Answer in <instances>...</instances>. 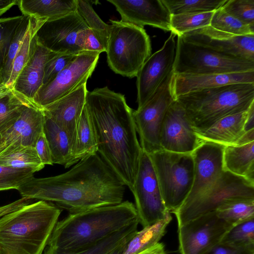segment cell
I'll return each instance as SVG.
<instances>
[{"instance_id": "obj_1", "label": "cell", "mask_w": 254, "mask_h": 254, "mask_svg": "<svg viewBox=\"0 0 254 254\" xmlns=\"http://www.w3.org/2000/svg\"><path fill=\"white\" fill-rule=\"evenodd\" d=\"M125 185L97 154L88 156L67 172L28 179L17 190L23 197L55 202L74 213L123 202Z\"/></svg>"}, {"instance_id": "obj_2", "label": "cell", "mask_w": 254, "mask_h": 254, "mask_svg": "<svg viewBox=\"0 0 254 254\" xmlns=\"http://www.w3.org/2000/svg\"><path fill=\"white\" fill-rule=\"evenodd\" d=\"M85 105L94 129L97 152L131 190L142 152L133 110L124 95L107 86L88 91Z\"/></svg>"}, {"instance_id": "obj_3", "label": "cell", "mask_w": 254, "mask_h": 254, "mask_svg": "<svg viewBox=\"0 0 254 254\" xmlns=\"http://www.w3.org/2000/svg\"><path fill=\"white\" fill-rule=\"evenodd\" d=\"M137 220L135 205L128 201L69 213L58 221L47 245L57 251L76 252Z\"/></svg>"}, {"instance_id": "obj_4", "label": "cell", "mask_w": 254, "mask_h": 254, "mask_svg": "<svg viewBox=\"0 0 254 254\" xmlns=\"http://www.w3.org/2000/svg\"><path fill=\"white\" fill-rule=\"evenodd\" d=\"M61 213L40 200L0 217V254H42Z\"/></svg>"}, {"instance_id": "obj_5", "label": "cell", "mask_w": 254, "mask_h": 254, "mask_svg": "<svg viewBox=\"0 0 254 254\" xmlns=\"http://www.w3.org/2000/svg\"><path fill=\"white\" fill-rule=\"evenodd\" d=\"M195 133L219 119L247 111L254 103V83H235L202 89L177 97Z\"/></svg>"}, {"instance_id": "obj_6", "label": "cell", "mask_w": 254, "mask_h": 254, "mask_svg": "<svg viewBox=\"0 0 254 254\" xmlns=\"http://www.w3.org/2000/svg\"><path fill=\"white\" fill-rule=\"evenodd\" d=\"M107 63L116 73L132 78L151 56L150 38L144 28L110 20Z\"/></svg>"}, {"instance_id": "obj_7", "label": "cell", "mask_w": 254, "mask_h": 254, "mask_svg": "<svg viewBox=\"0 0 254 254\" xmlns=\"http://www.w3.org/2000/svg\"><path fill=\"white\" fill-rule=\"evenodd\" d=\"M167 210L174 213L183 204L192 188L194 163L191 153L161 149L149 154Z\"/></svg>"}, {"instance_id": "obj_8", "label": "cell", "mask_w": 254, "mask_h": 254, "mask_svg": "<svg viewBox=\"0 0 254 254\" xmlns=\"http://www.w3.org/2000/svg\"><path fill=\"white\" fill-rule=\"evenodd\" d=\"M237 200H254V183L223 170L202 194L182 205L173 213L179 227L200 215L215 211L226 202Z\"/></svg>"}, {"instance_id": "obj_9", "label": "cell", "mask_w": 254, "mask_h": 254, "mask_svg": "<svg viewBox=\"0 0 254 254\" xmlns=\"http://www.w3.org/2000/svg\"><path fill=\"white\" fill-rule=\"evenodd\" d=\"M254 71V62L217 53L177 36L174 74H204Z\"/></svg>"}, {"instance_id": "obj_10", "label": "cell", "mask_w": 254, "mask_h": 254, "mask_svg": "<svg viewBox=\"0 0 254 254\" xmlns=\"http://www.w3.org/2000/svg\"><path fill=\"white\" fill-rule=\"evenodd\" d=\"M173 70L142 106L133 111V117L141 149L148 154L162 149L160 133L165 114L176 100L173 91Z\"/></svg>"}, {"instance_id": "obj_11", "label": "cell", "mask_w": 254, "mask_h": 254, "mask_svg": "<svg viewBox=\"0 0 254 254\" xmlns=\"http://www.w3.org/2000/svg\"><path fill=\"white\" fill-rule=\"evenodd\" d=\"M88 28L76 11L53 19L38 20L35 37L38 45L51 52L77 55L84 51Z\"/></svg>"}, {"instance_id": "obj_12", "label": "cell", "mask_w": 254, "mask_h": 254, "mask_svg": "<svg viewBox=\"0 0 254 254\" xmlns=\"http://www.w3.org/2000/svg\"><path fill=\"white\" fill-rule=\"evenodd\" d=\"M131 191L139 223L143 228L163 219L170 213L164 202L150 156L142 149Z\"/></svg>"}, {"instance_id": "obj_13", "label": "cell", "mask_w": 254, "mask_h": 254, "mask_svg": "<svg viewBox=\"0 0 254 254\" xmlns=\"http://www.w3.org/2000/svg\"><path fill=\"white\" fill-rule=\"evenodd\" d=\"M99 55L89 51L79 53L52 81L42 85L33 103L42 109L86 83L95 69Z\"/></svg>"}, {"instance_id": "obj_14", "label": "cell", "mask_w": 254, "mask_h": 254, "mask_svg": "<svg viewBox=\"0 0 254 254\" xmlns=\"http://www.w3.org/2000/svg\"><path fill=\"white\" fill-rule=\"evenodd\" d=\"M232 226L216 211L200 215L178 227L181 254H204L219 243Z\"/></svg>"}, {"instance_id": "obj_15", "label": "cell", "mask_w": 254, "mask_h": 254, "mask_svg": "<svg viewBox=\"0 0 254 254\" xmlns=\"http://www.w3.org/2000/svg\"><path fill=\"white\" fill-rule=\"evenodd\" d=\"M176 36L171 33L161 49L151 55L138 71L136 75L138 108L149 100L173 70Z\"/></svg>"}, {"instance_id": "obj_16", "label": "cell", "mask_w": 254, "mask_h": 254, "mask_svg": "<svg viewBox=\"0 0 254 254\" xmlns=\"http://www.w3.org/2000/svg\"><path fill=\"white\" fill-rule=\"evenodd\" d=\"M177 36L185 42L217 53L254 62V35H235L209 25Z\"/></svg>"}, {"instance_id": "obj_17", "label": "cell", "mask_w": 254, "mask_h": 254, "mask_svg": "<svg viewBox=\"0 0 254 254\" xmlns=\"http://www.w3.org/2000/svg\"><path fill=\"white\" fill-rule=\"evenodd\" d=\"M202 142L191 127L184 108L176 99L164 118L160 133L162 149L191 153Z\"/></svg>"}, {"instance_id": "obj_18", "label": "cell", "mask_w": 254, "mask_h": 254, "mask_svg": "<svg viewBox=\"0 0 254 254\" xmlns=\"http://www.w3.org/2000/svg\"><path fill=\"white\" fill-rule=\"evenodd\" d=\"M224 147L204 142L192 152L194 163L193 182L191 190L182 205L190 202L202 194L221 176L223 171Z\"/></svg>"}, {"instance_id": "obj_19", "label": "cell", "mask_w": 254, "mask_h": 254, "mask_svg": "<svg viewBox=\"0 0 254 254\" xmlns=\"http://www.w3.org/2000/svg\"><path fill=\"white\" fill-rule=\"evenodd\" d=\"M120 13V21L143 28L149 25L171 31V14L161 0H107Z\"/></svg>"}, {"instance_id": "obj_20", "label": "cell", "mask_w": 254, "mask_h": 254, "mask_svg": "<svg viewBox=\"0 0 254 254\" xmlns=\"http://www.w3.org/2000/svg\"><path fill=\"white\" fill-rule=\"evenodd\" d=\"M44 120L43 110L34 103L25 106L13 126L1 134L0 153L8 148L19 146L35 148L43 132Z\"/></svg>"}, {"instance_id": "obj_21", "label": "cell", "mask_w": 254, "mask_h": 254, "mask_svg": "<svg viewBox=\"0 0 254 254\" xmlns=\"http://www.w3.org/2000/svg\"><path fill=\"white\" fill-rule=\"evenodd\" d=\"M87 91L86 83L83 84L42 109L45 116L68 134L73 145L77 124L85 105Z\"/></svg>"}, {"instance_id": "obj_22", "label": "cell", "mask_w": 254, "mask_h": 254, "mask_svg": "<svg viewBox=\"0 0 254 254\" xmlns=\"http://www.w3.org/2000/svg\"><path fill=\"white\" fill-rule=\"evenodd\" d=\"M235 83H254V71L204 74H174L172 86L176 98L190 92Z\"/></svg>"}, {"instance_id": "obj_23", "label": "cell", "mask_w": 254, "mask_h": 254, "mask_svg": "<svg viewBox=\"0 0 254 254\" xmlns=\"http://www.w3.org/2000/svg\"><path fill=\"white\" fill-rule=\"evenodd\" d=\"M51 53L37 44L32 57L18 75L12 89L33 102L43 85L45 65Z\"/></svg>"}, {"instance_id": "obj_24", "label": "cell", "mask_w": 254, "mask_h": 254, "mask_svg": "<svg viewBox=\"0 0 254 254\" xmlns=\"http://www.w3.org/2000/svg\"><path fill=\"white\" fill-rule=\"evenodd\" d=\"M248 110L225 116L205 131L195 133L201 142H212L224 146L237 145L246 132L244 127Z\"/></svg>"}, {"instance_id": "obj_25", "label": "cell", "mask_w": 254, "mask_h": 254, "mask_svg": "<svg viewBox=\"0 0 254 254\" xmlns=\"http://www.w3.org/2000/svg\"><path fill=\"white\" fill-rule=\"evenodd\" d=\"M22 15L46 21L77 11V0H18Z\"/></svg>"}, {"instance_id": "obj_26", "label": "cell", "mask_w": 254, "mask_h": 254, "mask_svg": "<svg viewBox=\"0 0 254 254\" xmlns=\"http://www.w3.org/2000/svg\"><path fill=\"white\" fill-rule=\"evenodd\" d=\"M254 141L240 145L225 146L223 169L254 183Z\"/></svg>"}, {"instance_id": "obj_27", "label": "cell", "mask_w": 254, "mask_h": 254, "mask_svg": "<svg viewBox=\"0 0 254 254\" xmlns=\"http://www.w3.org/2000/svg\"><path fill=\"white\" fill-rule=\"evenodd\" d=\"M43 133L51 151L53 164L62 165L65 168L75 164L72 156V141L64 130L46 116Z\"/></svg>"}, {"instance_id": "obj_28", "label": "cell", "mask_w": 254, "mask_h": 254, "mask_svg": "<svg viewBox=\"0 0 254 254\" xmlns=\"http://www.w3.org/2000/svg\"><path fill=\"white\" fill-rule=\"evenodd\" d=\"M98 146L93 126L85 105L77 124L72 156L75 163L97 153Z\"/></svg>"}, {"instance_id": "obj_29", "label": "cell", "mask_w": 254, "mask_h": 254, "mask_svg": "<svg viewBox=\"0 0 254 254\" xmlns=\"http://www.w3.org/2000/svg\"><path fill=\"white\" fill-rule=\"evenodd\" d=\"M172 219L169 213L163 219L137 231L127 244L123 254H137L158 243Z\"/></svg>"}, {"instance_id": "obj_30", "label": "cell", "mask_w": 254, "mask_h": 254, "mask_svg": "<svg viewBox=\"0 0 254 254\" xmlns=\"http://www.w3.org/2000/svg\"><path fill=\"white\" fill-rule=\"evenodd\" d=\"M139 224L138 220L132 222L94 244L76 252H59L49 247L52 250L53 254H107L120 245L129 241L137 232Z\"/></svg>"}, {"instance_id": "obj_31", "label": "cell", "mask_w": 254, "mask_h": 254, "mask_svg": "<svg viewBox=\"0 0 254 254\" xmlns=\"http://www.w3.org/2000/svg\"><path fill=\"white\" fill-rule=\"evenodd\" d=\"M0 165L17 169H30L35 172L44 167L34 147L19 146L0 153Z\"/></svg>"}, {"instance_id": "obj_32", "label": "cell", "mask_w": 254, "mask_h": 254, "mask_svg": "<svg viewBox=\"0 0 254 254\" xmlns=\"http://www.w3.org/2000/svg\"><path fill=\"white\" fill-rule=\"evenodd\" d=\"M32 103L12 89L0 95V134L11 127L25 107Z\"/></svg>"}, {"instance_id": "obj_33", "label": "cell", "mask_w": 254, "mask_h": 254, "mask_svg": "<svg viewBox=\"0 0 254 254\" xmlns=\"http://www.w3.org/2000/svg\"><path fill=\"white\" fill-rule=\"evenodd\" d=\"M32 18L30 27L14 59L10 77L5 85L10 89H12L13 84L19 74L32 57L37 45L35 32L38 20Z\"/></svg>"}, {"instance_id": "obj_34", "label": "cell", "mask_w": 254, "mask_h": 254, "mask_svg": "<svg viewBox=\"0 0 254 254\" xmlns=\"http://www.w3.org/2000/svg\"><path fill=\"white\" fill-rule=\"evenodd\" d=\"M171 15L214 11L227 0H161Z\"/></svg>"}, {"instance_id": "obj_35", "label": "cell", "mask_w": 254, "mask_h": 254, "mask_svg": "<svg viewBox=\"0 0 254 254\" xmlns=\"http://www.w3.org/2000/svg\"><path fill=\"white\" fill-rule=\"evenodd\" d=\"M217 215L232 226L254 217V200H237L226 202L216 210Z\"/></svg>"}, {"instance_id": "obj_36", "label": "cell", "mask_w": 254, "mask_h": 254, "mask_svg": "<svg viewBox=\"0 0 254 254\" xmlns=\"http://www.w3.org/2000/svg\"><path fill=\"white\" fill-rule=\"evenodd\" d=\"M214 11L171 15V33L181 36L189 31L209 26Z\"/></svg>"}, {"instance_id": "obj_37", "label": "cell", "mask_w": 254, "mask_h": 254, "mask_svg": "<svg viewBox=\"0 0 254 254\" xmlns=\"http://www.w3.org/2000/svg\"><path fill=\"white\" fill-rule=\"evenodd\" d=\"M210 26L237 36L254 35V25L247 24L225 12L222 7L214 11Z\"/></svg>"}, {"instance_id": "obj_38", "label": "cell", "mask_w": 254, "mask_h": 254, "mask_svg": "<svg viewBox=\"0 0 254 254\" xmlns=\"http://www.w3.org/2000/svg\"><path fill=\"white\" fill-rule=\"evenodd\" d=\"M77 12L88 27L99 37L107 48L110 33V25L104 22L94 11L91 1L77 0Z\"/></svg>"}, {"instance_id": "obj_39", "label": "cell", "mask_w": 254, "mask_h": 254, "mask_svg": "<svg viewBox=\"0 0 254 254\" xmlns=\"http://www.w3.org/2000/svg\"><path fill=\"white\" fill-rule=\"evenodd\" d=\"M220 242L236 247L254 245V217L232 226Z\"/></svg>"}, {"instance_id": "obj_40", "label": "cell", "mask_w": 254, "mask_h": 254, "mask_svg": "<svg viewBox=\"0 0 254 254\" xmlns=\"http://www.w3.org/2000/svg\"><path fill=\"white\" fill-rule=\"evenodd\" d=\"M32 19V17L24 15V18L18 26L11 42L3 68L0 73L1 81L5 85H6L9 79L14 59L30 27Z\"/></svg>"}, {"instance_id": "obj_41", "label": "cell", "mask_w": 254, "mask_h": 254, "mask_svg": "<svg viewBox=\"0 0 254 254\" xmlns=\"http://www.w3.org/2000/svg\"><path fill=\"white\" fill-rule=\"evenodd\" d=\"M24 15L0 18V73L3 68L11 42Z\"/></svg>"}, {"instance_id": "obj_42", "label": "cell", "mask_w": 254, "mask_h": 254, "mask_svg": "<svg viewBox=\"0 0 254 254\" xmlns=\"http://www.w3.org/2000/svg\"><path fill=\"white\" fill-rule=\"evenodd\" d=\"M30 169H17L0 165V191L16 189L33 176Z\"/></svg>"}, {"instance_id": "obj_43", "label": "cell", "mask_w": 254, "mask_h": 254, "mask_svg": "<svg viewBox=\"0 0 254 254\" xmlns=\"http://www.w3.org/2000/svg\"><path fill=\"white\" fill-rule=\"evenodd\" d=\"M221 7L243 22L254 25V0H227Z\"/></svg>"}, {"instance_id": "obj_44", "label": "cell", "mask_w": 254, "mask_h": 254, "mask_svg": "<svg viewBox=\"0 0 254 254\" xmlns=\"http://www.w3.org/2000/svg\"><path fill=\"white\" fill-rule=\"evenodd\" d=\"M77 55L52 52L45 65L43 85L52 81Z\"/></svg>"}, {"instance_id": "obj_45", "label": "cell", "mask_w": 254, "mask_h": 254, "mask_svg": "<svg viewBox=\"0 0 254 254\" xmlns=\"http://www.w3.org/2000/svg\"><path fill=\"white\" fill-rule=\"evenodd\" d=\"M204 254H254V245L236 247L220 242Z\"/></svg>"}, {"instance_id": "obj_46", "label": "cell", "mask_w": 254, "mask_h": 254, "mask_svg": "<svg viewBox=\"0 0 254 254\" xmlns=\"http://www.w3.org/2000/svg\"><path fill=\"white\" fill-rule=\"evenodd\" d=\"M83 51L101 53L106 51L99 37L89 28L87 29L83 45Z\"/></svg>"}, {"instance_id": "obj_47", "label": "cell", "mask_w": 254, "mask_h": 254, "mask_svg": "<svg viewBox=\"0 0 254 254\" xmlns=\"http://www.w3.org/2000/svg\"><path fill=\"white\" fill-rule=\"evenodd\" d=\"M35 149L39 159L44 165L53 164L51 151L43 132L37 140Z\"/></svg>"}, {"instance_id": "obj_48", "label": "cell", "mask_w": 254, "mask_h": 254, "mask_svg": "<svg viewBox=\"0 0 254 254\" xmlns=\"http://www.w3.org/2000/svg\"><path fill=\"white\" fill-rule=\"evenodd\" d=\"M30 202V199L22 197V198L11 203L1 206H0V217L28 204Z\"/></svg>"}, {"instance_id": "obj_49", "label": "cell", "mask_w": 254, "mask_h": 254, "mask_svg": "<svg viewBox=\"0 0 254 254\" xmlns=\"http://www.w3.org/2000/svg\"><path fill=\"white\" fill-rule=\"evenodd\" d=\"M254 129V103L253 104L248 111V115L245 121L244 130L248 131Z\"/></svg>"}, {"instance_id": "obj_50", "label": "cell", "mask_w": 254, "mask_h": 254, "mask_svg": "<svg viewBox=\"0 0 254 254\" xmlns=\"http://www.w3.org/2000/svg\"><path fill=\"white\" fill-rule=\"evenodd\" d=\"M137 254H166L165 245L162 243H158L154 246Z\"/></svg>"}, {"instance_id": "obj_51", "label": "cell", "mask_w": 254, "mask_h": 254, "mask_svg": "<svg viewBox=\"0 0 254 254\" xmlns=\"http://www.w3.org/2000/svg\"><path fill=\"white\" fill-rule=\"evenodd\" d=\"M18 0H0V16L13 6L17 5Z\"/></svg>"}, {"instance_id": "obj_52", "label": "cell", "mask_w": 254, "mask_h": 254, "mask_svg": "<svg viewBox=\"0 0 254 254\" xmlns=\"http://www.w3.org/2000/svg\"><path fill=\"white\" fill-rule=\"evenodd\" d=\"M128 242V241L120 245L107 254H123Z\"/></svg>"}, {"instance_id": "obj_53", "label": "cell", "mask_w": 254, "mask_h": 254, "mask_svg": "<svg viewBox=\"0 0 254 254\" xmlns=\"http://www.w3.org/2000/svg\"><path fill=\"white\" fill-rule=\"evenodd\" d=\"M10 89L7 87L4 84L0 85V95L7 92Z\"/></svg>"}, {"instance_id": "obj_54", "label": "cell", "mask_w": 254, "mask_h": 254, "mask_svg": "<svg viewBox=\"0 0 254 254\" xmlns=\"http://www.w3.org/2000/svg\"><path fill=\"white\" fill-rule=\"evenodd\" d=\"M44 254H53L52 249L50 247L47 246L44 250Z\"/></svg>"}, {"instance_id": "obj_55", "label": "cell", "mask_w": 254, "mask_h": 254, "mask_svg": "<svg viewBox=\"0 0 254 254\" xmlns=\"http://www.w3.org/2000/svg\"><path fill=\"white\" fill-rule=\"evenodd\" d=\"M1 134H0V144L1 143Z\"/></svg>"}, {"instance_id": "obj_56", "label": "cell", "mask_w": 254, "mask_h": 254, "mask_svg": "<svg viewBox=\"0 0 254 254\" xmlns=\"http://www.w3.org/2000/svg\"><path fill=\"white\" fill-rule=\"evenodd\" d=\"M3 84L2 81H1V78H0V85Z\"/></svg>"}]
</instances>
